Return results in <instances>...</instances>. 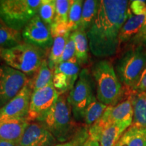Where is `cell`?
I'll use <instances>...</instances> for the list:
<instances>
[{
  "mask_svg": "<svg viewBox=\"0 0 146 146\" xmlns=\"http://www.w3.org/2000/svg\"><path fill=\"white\" fill-rule=\"evenodd\" d=\"M71 33L72 32L67 31L65 33L59 35L54 37L53 45L47 60V64L51 70H54L58 65Z\"/></svg>",
  "mask_w": 146,
  "mask_h": 146,
  "instance_id": "cell-22",
  "label": "cell"
},
{
  "mask_svg": "<svg viewBox=\"0 0 146 146\" xmlns=\"http://www.w3.org/2000/svg\"><path fill=\"white\" fill-rule=\"evenodd\" d=\"M56 14V0H42L39 7V14L41 21L47 27H52Z\"/></svg>",
  "mask_w": 146,
  "mask_h": 146,
  "instance_id": "cell-28",
  "label": "cell"
},
{
  "mask_svg": "<svg viewBox=\"0 0 146 146\" xmlns=\"http://www.w3.org/2000/svg\"><path fill=\"white\" fill-rule=\"evenodd\" d=\"M29 123L27 118L0 121V141L17 144Z\"/></svg>",
  "mask_w": 146,
  "mask_h": 146,
  "instance_id": "cell-16",
  "label": "cell"
},
{
  "mask_svg": "<svg viewBox=\"0 0 146 146\" xmlns=\"http://www.w3.org/2000/svg\"><path fill=\"white\" fill-rule=\"evenodd\" d=\"M129 46L116 61L114 69L124 87L132 92L146 66V50L141 46Z\"/></svg>",
  "mask_w": 146,
  "mask_h": 146,
  "instance_id": "cell-5",
  "label": "cell"
},
{
  "mask_svg": "<svg viewBox=\"0 0 146 146\" xmlns=\"http://www.w3.org/2000/svg\"><path fill=\"white\" fill-rule=\"evenodd\" d=\"M132 92L134 93H143L146 92V66L144 69L142 75L140 78L139 81L135 88Z\"/></svg>",
  "mask_w": 146,
  "mask_h": 146,
  "instance_id": "cell-33",
  "label": "cell"
},
{
  "mask_svg": "<svg viewBox=\"0 0 146 146\" xmlns=\"http://www.w3.org/2000/svg\"><path fill=\"white\" fill-rule=\"evenodd\" d=\"M91 74L96 84L98 101L107 106H114L122 102L125 87L110 60L104 59L96 62L91 67Z\"/></svg>",
  "mask_w": 146,
  "mask_h": 146,
  "instance_id": "cell-2",
  "label": "cell"
},
{
  "mask_svg": "<svg viewBox=\"0 0 146 146\" xmlns=\"http://www.w3.org/2000/svg\"><path fill=\"white\" fill-rule=\"evenodd\" d=\"M0 146H16V144L8 141H0Z\"/></svg>",
  "mask_w": 146,
  "mask_h": 146,
  "instance_id": "cell-34",
  "label": "cell"
},
{
  "mask_svg": "<svg viewBox=\"0 0 146 146\" xmlns=\"http://www.w3.org/2000/svg\"><path fill=\"white\" fill-rule=\"evenodd\" d=\"M80 74V64L76 57L58 64L54 70L53 84L60 95L70 92Z\"/></svg>",
  "mask_w": 146,
  "mask_h": 146,
  "instance_id": "cell-12",
  "label": "cell"
},
{
  "mask_svg": "<svg viewBox=\"0 0 146 146\" xmlns=\"http://www.w3.org/2000/svg\"><path fill=\"white\" fill-rule=\"evenodd\" d=\"M133 108V126L146 128V92L130 94Z\"/></svg>",
  "mask_w": 146,
  "mask_h": 146,
  "instance_id": "cell-19",
  "label": "cell"
},
{
  "mask_svg": "<svg viewBox=\"0 0 146 146\" xmlns=\"http://www.w3.org/2000/svg\"><path fill=\"white\" fill-rule=\"evenodd\" d=\"M42 0H0V22L21 32L38 14Z\"/></svg>",
  "mask_w": 146,
  "mask_h": 146,
  "instance_id": "cell-6",
  "label": "cell"
},
{
  "mask_svg": "<svg viewBox=\"0 0 146 146\" xmlns=\"http://www.w3.org/2000/svg\"><path fill=\"white\" fill-rule=\"evenodd\" d=\"M88 127L86 125L81 126L75 135L69 141L57 144L55 146H82L89 139Z\"/></svg>",
  "mask_w": 146,
  "mask_h": 146,
  "instance_id": "cell-29",
  "label": "cell"
},
{
  "mask_svg": "<svg viewBox=\"0 0 146 146\" xmlns=\"http://www.w3.org/2000/svg\"><path fill=\"white\" fill-rule=\"evenodd\" d=\"M73 39L75 45V57L80 65H85L88 63L89 45L87 32L81 29L72 32Z\"/></svg>",
  "mask_w": 146,
  "mask_h": 146,
  "instance_id": "cell-21",
  "label": "cell"
},
{
  "mask_svg": "<svg viewBox=\"0 0 146 146\" xmlns=\"http://www.w3.org/2000/svg\"><path fill=\"white\" fill-rule=\"evenodd\" d=\"M39 123L44 126L60 143L71 139L81 127L74 122L66 94L60 95L52 108Z\"/></svg>",
  "mask_w": 146,
  "mask_h": 146,
  "instance_id": "cell-3",
  "label": "cell"
},
{
  "mask_svg": "<svg viewBox=\"0 0 146 146\" xmlns=\"http://www.w3.org/2000/svg\"><path fill=\"white\" fill-rule=\"evenodd\" d=\"M145 15L136 16L129 10L127 21L122 27L119 34V44H129L131 40L139 33L143 25Z\"/></svg>",
  "mask_w": 146,
  "mask_h": 146,
  "instance_id": "cell-18",
  "label": "cell"
},
{
  "mask_svg": "<svg viewBox=\"0 0 146 146\" xmlns=\"http://www.w3.org/2000/svg\"><path fill=\"white\" fill-rule=\"evenodd\" d=\"M99 5L100 1H98V0L84 1L78 29L87 32L96 18L98 8H99Z\"/></svg>",
  "mask_w": 146,
  "mask_h": 146,
  "instance_id": "cell-24",
  "label": "cell"
},
{
  "mask_svg": "<svg viewBox=\"0 0 146 146\" xmlns=\"http://www.w3.org/2000/svg\"><path fill=\"white\" fill-rule=\"evenodd\" d=\"M1 57L5 64L27 76L34 75L46 59L45 50L25 42L10 48L2 49Z\"/></svg>",
  "mask_w": 146,
  "mask_h": 146,
  "instance_id": "cell-4",
  "label": "cell"
},
{
  "mask_svg": "<svg viewBox=\"0 0 146 146\" xmlns=\"http://www.w3.org/2000/svg\"><path fill=\"white\" fill-rule=\"evenodd\" d=\"M23 41L43 50L51 49L54 37L50 27L41 21L39 14L29 22L21 31Z\"/></svg>",
  "mask_w": 146,
  "mask_h": 146,
  "instance_id": "cell-11",
  "label": "cell"
},
{
  "mask_svg": "<svg viewBox=\"0 0 146 146\" xmlns=\"http://www.w3.org/2000/svg\"><path fill=\"white\" fill-rule=\"evenodd\" d=\"M60 94L53 81L46 87L33 92L27 120L29 122H41L52 108Z\"/></svg>",
  "mask_w": 146,
  "mask_h": 146,
  "instance_id": "cell-8",
  "label": "cell"
},
{
  "mask_svg": "<svg viewBox=\"0 0 146 146\" xmlns=\"http://www.w3.org/2000/svg\"><path fill=\"white\" fill-rule=\"evenodd\" d=\"M101 118L106 121L129 129L133 120V108L130 94L125 101L120 102L114 106H108Z\"/></svg>",
  "mask_w": 146,
  "mask_h": 146,
  "instance_id": "cell-15",
  "label": "cell"
},
{
  "mask_svg": "<svg viewBox=\"0 0 146 146\" xmlns=\"http://www.w3.org/2000/svg\"><path fill=\"white\" fill-rule=\"evenodd\" d=\"M32 94V89L27 83L14 98L0 109V121L27 118Z\"/></svg>",
  "mask_w": 146,
  "mask_h": 146,
  "instance_id": "cell-13",
  "label": "cell"
},
{
  "mask_svg": "<svg viewBox=\"0 0 146 146\" xmlns=\"http://www.w3.org/2000/svg\"><path fill=\"white\" fill-rule=\"evenodd\" d=\"M115 146H146V128L131 125Z\"/></svg>",
  "mask_w": 146,
  "mask_h": 146,
  "instance_id": "cell-20",
  "label": "cell"
},
{
  "mask_svg": "<svg viewBox=\"0 0 146 146\" xmlns=\"http://www.w3.org/2000/svg\"><path fill=\"white\" fill-rule=\"evenodd\" d=\"M127 129L102 118L88 128L89 141L93 146H115Z\"/></svg>",
  "mask_w": 146,
  "mask_h": 146,
  "instance_id": "cell-10",
  "label": "cell"
},
{
  "mask_svg": "<svg viewBox=\"0 0 146 146\" xmlns=\"http://www.w3.org/2000/svg\"><path fill=\"white\" fill-rule=\"evenodd\" d=\"M70 0H56V14L50 30L53 37L65 33L68 30Z\"/></svg>",
  "mask_w": 146,
  "mask_h": 146,
  "instance_id": "cell-17",
  "label": "cell"
},
{
  "mask_svg": "<svg viewBox=\"0 0 146 146\" xmlns=\"http://www.w3.org/2000/svg\"><path fill=\"white\" fill-rule=\"evenodd\" d=\"M84 1L83 0H71L68 14V30L73 32L77 30L81 21Z\"/></svg>",
  "mask_w": 146,
  "mask_h": 146,
  "instance_id": "cell-27",
  "label": "cell"
},
{
  "mask_svg": "<svg viewBox=\"0 0 146 146\" xmlns=\"http://www.w3.org/2000/svg\"><path fill=\"white\" fill-rule=\"evenodd\" d=\"M82 146H93V145H91V143H90V141H89V139H87V141L85 142V143H84Z\"/></svg>",
  "mask_w": 146,
  "mask_h": 146,
  "instance_id": "cell-35",
  "label": "cell"
},
{
  "mask_svg": "<svg viewBox=\"0 0 146 146\" xmlns=\"http://www.w3.org/2000/svg\"><path fill=\"white\" fill-rule=\"evenodd\" d=\"M127 0H100L94 23L87 31L89 50L98 58L114 56L120 47L119 34L129 16Z\"/></svg>",
  "mask_w": 146,
  "mask_h": 146,
  "instance_id": "cell-1",
  "label": "cell"
},
{
  "mask_svg": "<svg viewBox=\"0 0 146 146\" xmlns=\"http://www.w3.org/2000/svg\"><path fill=\"white\" fill-rule=\"evenodd\" d=\"M57 140L39 122H31L16 146H55Z\"/></svg>",
  "mask_w": 146,
  "mask_h": 146,
  "instance_id": "cell-14",
  "label": "cell"
},
{
  "mask_svg": "<svg viewBox=\"0 0 146 146\" xmlns=\"http://www.w3.org/2000/svg\"><path fill=\"white\" fill-rule=\"evenodd\" d=\"M129 45L141 46L146 50V26L141 29L139 33L131 40Z\"/></svg>",
  "mask_w": 146,
  "mask_h": 146,
  "instance_id": "cell-32",
  "label": "cell"
},
{
  "mask_svg": "<svg viewBox=\"0 0 146 146\" xmlns=\"http://www.w3.org/2000/svg\"><path fill=\"white\" fill-rule=\"evenodd\" d=\"M26 74L7 64L0 65V109L14 98L28 83Z\"/></svg>",
  "mask_w": 146,
  "mask_h": 146,
  "instance_id": "cell-9",
  "label": "cell"
},
{
  "mask_svg": "<svg viewBox=\"0 0 146 146\" xmlns=\"http://www.w3.org/2000/svg\"><path fill=\"white\" fill-rule=\"evenodd\" d=\"M107 107L106 105L98 101L96 96H95L84 112L83 120L85 122V125L89 127L99 120L104 113Z\"/></svg>",
  "mask_w": 146,
  "mask_h": 146,
  "instance_id": "cell-25",
  "label": "cell"
},
{
  "mask_svg": "<svg viewBox=\"0 0 146 146\" xmlns=\"http://www.w3.org/2000/svg\"><path fill=\"white\" fill-rule=\"evenodd\" d=\"M23 42L21 32L9 28L0 22V48H10Z\"/></svg>",
  "mask_w": 146,
  "mask_h": 146,
  "instance_id": "cell-26",
  "label": "cell"
},
{
  "mask_svg": "<svg viewBox=\"0 0 146 146\" xmlns=\"http://www.w3.org/2000/svg\"><path fill=\"white\" fill-rule=\"evenodd\" d=\"M54 70H51L47 64V59L42 62L41 66L32 78L29 79V84L33 92L43 88L53 81Z\"/></svg>",
  "mask_w": 146,
  "mask_h": 146,
  "instance_id": "cell-23",
  "label": "cell"
},
{
  "mask_svg": "<svg viewBox=\"0 0 146 146\" xmlns=\"http://www.w3.org/2000/svg\"><path fill=\"white\" fill-rule=\"evenodd\" d=\"M145 26H146V12H145V20H144L143 25V27H142V28H143V27H145Z\"/></svg>",
  "mask_w": 146,
  "mask_h": 146,
  "instance_id": "cell-36",
  "label": "cell"
},
{
  "mask_svg": "<svg viewBox=\"0 0 146 146\" xmlns=\"http://www.w3.org/2000/svg\"><path fill=\"white\" fill-rule=\"evenodd\" d=\"M92 76L88 69L80 72L78 80L68 95V101L72 109V116L76 120H83L85 110L95 94Z\"/></svg>",
  "mask_w": 146,
  "mask_h": 146,
  "instance_id": "cell-7",
  "label": "cell"
},
{
  "mask_svg": "<svg viewBox=\"0 0 146 146\" xmlns=\"http://www.w3.org/2000/svg\"><path fill=\"white\" fill-rule=\"evenodd\" d=\"M74 57H75V45H74V41L73 39L72 33H71L58 64L68 61Z\"/></svg>",
  "mask_w": 146,
  "mask_h": 146,
  "instance_id": "cell-30",
  "label": "cell"
},
{
  "mask_svg": "<svg viewBox=\"0 0 146 146\" xmlns=\"http://www.w3.org/2000/svg\"><path fill=\"white\" fill-rule=\"evenodd\" d=\"M1 50H2V48H0V62L2 60V59H1Z\"/></svg>",
  "mask_w": 146,
  "mask_h": 146,
  "instance_id": "cell-37",
  "label": "cell"
},
{
  "mask_svg": "<svg viewBox=\"0 0 146 146\" xmlns=\"http://www.w3.org/2000/svg\"><path fill=\"white\" fill-rule=\"evenodd\" d=\"M129 9H130L131 13L134 15H145L146 12V1H144V0L130 1Z\"/></svg>",
  "mask_w": 146,
  "mask_h": 146,
  "instance_id": "cell-31",
  "label": "cell"
}]
</instances>
